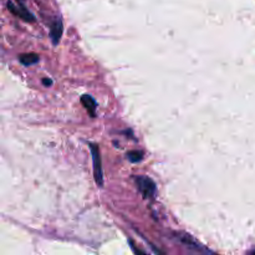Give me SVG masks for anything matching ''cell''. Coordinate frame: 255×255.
<instances>
[{"instance_id": "cell-8", "label": "cell", "mask_w": 255, "mask_h": 255, "mask_svg": "<svg viewBox=\"0 0 255 255\" xmlns=\"http://www.w3.org/2000/svg\"><path fill=\"white\" fill-rule=\"evenodd\" d=\"M127 157L131 162H133V163H137V162L142 161L143 153L140 152V151H131V152H128Z\"/></svg>"}, {"instance_id": "cell-3", "label": "cell", "mask_w": 255, "mask_h": 255, "mask_svg": "<svg viewBox=\"0 0 255 255\" xmlns=\"http://www.w3.org/2000/svg\"><path fill=\"white\" fill-rule=\"evenodd\" d=\"M174 238H176L178 242H181L182 244L186 245L187 248H189L191 250H194L197 253H212L209 249L202 245L201 243L198 242L197 239H194L192 235L186 234V233H174Z\"/></svg>"}, {"instance_id": "cell-7", "label": "cell", "mask_w": 255, "mask_h": 255, "mask_svg": "<svg viewBox=\"0 0 255 255\" xmlns=\"http://www.w3.org/2000/svg\"><path fill=\"white\" fill-rule=\"evenodd\" d=\"M19 60L24 66H31V65L39 62V56L36 54H23L19 56Z\"/></svg>"}, {"instance_id": "cell-9", "label": "cell", "mask_w": 255, "mask_h": 255, "mask_svg": "<svg viewBox=\"0 0 255 255\" xmlns=\"http://www.w3.org/2000/svg\"><path fill=\"white\" fill-rule=\"evenodd\" d=\"M43 82H44V85H45V86H50V85L52 84V81H51V80H49V79H44Z\"/></svg>"}, {"instance_id": "cell-1", "label": "cell", "mask_w": 255, "mask_h": 255, "mask_svg": "<svg viewBox=\"0 0 255 255\" xmlns=\"http://www.w3.org/2000/svg\"><path fill=\"white\" fill-rule=\"evenodd\" d=\"M136 186H137L138 192L142 194V197L145 199H153L156 197L157 188L156 183L152 181L151 178L145 176H138L135 178Z\"/></svg>"}, {"instance_id": "cell-2", "label": "cell", "mask_w": 255, "mask_h": 255, "mask_svg": "<svg viewBox=\"0 0 255 255\" xmlns=\"http://www.w3.org/2000/svg\"><path fill=\"white\" fill-rule=\"evenodd\" d=\"M90 151L92 154V162H94V176L95 181H96L97 186H103V172H102V164H101V156H100L99 147L94 143L90 145Z\"/></svg>"}, {"instance_id": "cell-4", "label": "cell", "mask_w": 255, "mask_h": 255, "mask_svg": "<svg viewBox=\"0 0 255 255\" xmlns=\"http://www.w3.org/2000/svg\"><path fill=\"white\" fill-rule=\"evenodd\" d=\"M61 35H62V21L60 20V19H57V20L52 24L50 30V38L54 45H57V44H59L60 39H61Z\"/></svg>"}, {"instance_id": "cell-5", "label": "cell", "mask_w": 255, "mask_h": 255, "mask_svg": "<svg viewBox=\"0 0 255 255\" xmlns=\"http://www.w3.org/2000/svg\"><path fill=\"white\" fill-rule=\"evenodd\" d=\"M81 102L82 105L85 106V108L87 110V112H89V115L91 116V117H95V115H96L97 103L94 100V97L90 96V95H84V96L81 97Z\"/></svg>"}, {"instance_id": "cell-6", "label": "cell", "mask_w": 255, "mask_h": 255, "mask_svg": "<svg viewBox=\"0 0 255 255\" xmlns=\"http://www.w3.org/2000/svg\"><path fill=\"white\" fill-rule=\"evenodd\" d=\"M8 8H9V10L11 11V13L15 14V15H18V16H20V18L24 19V20H26V21H34L33 15H31V14L29 13V11L26 10V9L24 8L23 5L19 6V9H18V10H16V9L14 8L13 4H11L10 1H9V3H8Z\"/></svg>"}]
</instances>
